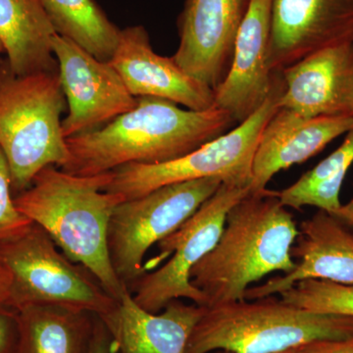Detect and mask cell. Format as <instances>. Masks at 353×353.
<instances>
[{
  "label": "cell",
  "instance_id": "obj_1",
  "mask_svg": "<svg viewBox=\"0 0 353 353\" xmlns=\"http://www.w3.org/2000/svg\"><path fill=\"white\" fill-rule=\"evenodd\" d=\"M132 110L99 129L66 139L62 170L80 176L108 173L128 164L176 159L229 132L236 121L214 108L194 111L157 97H137Z\"/></svg>",
  "mask_w": 353,
  "mask_h": 353
},
{
  "label": "cell",
  "instance_id": "obj_2",
  "mask_svg": "<svg viewBox=\"0 0 353 353\" xmlns=\"http://www.w3.org/2000/svg\"><path fill=\"white\" fill-rule=\"evenodd\" d=\"M297 236L278 192H250L228 212L217 245L190 271V282L205 296L206 307L243 301L250 285L296 268L290 250Z\"/></svg>",
  "mask_w": 353,
  "mask_h": 353
},
{
  "label": "cell",
  "instance_id": "obj_3",
  "mask_svg": "<svg viewBox=\"0 0 353 353\" xmlns=\"http://www.w3.org/2000/svg\"><path fill=\"white\" fill-rule=\"evenodd\" d=\"M112 178L113 171L80 176L48 166L27 189L14 196V201L20 212L43 228L70 260L92 272L119 301L129 289L113 270L108 234L114 209L124 201L104 190Z\"/></svg>",
  "mask_w": 353,
  "mask_h": 353
},
{
  "label": "cell",
  "instance_id": "obj_4",
  "mask_svg": "<svg viewBox=\"0 0 353 353\" xmlns=\"http://www.w3.org/2000/svg\"><path fill=\"white\" fill-rule=\"evenodd\" d=\"M352 336L353 317L312 312L270 296L204 307L185 353H278Z\"/></svg>",
  "mask_w": 353,
  "mask_h": 353
},
{
  "label": "cell",
  "instance_id": "obj_5",
  "mask_svg": "<svg viewBox=\"0 0 353 353\" xmlns=\"http://www.w3.org/2000/svg\"><path fill=\"white\" fill-rule=\"evenodd\" d=\"M66 99L58 70L18 76L0 66V148L11 173L14 196L48 166L68 161L61 115Z\"/></svg>",
  "mask_w": 353,
  "mask_h": 353
},
{
  "label": "cell",
  "instance_id": "obj_6",
  "mask_svg": "<svg viewBox=\"0 0 353 353\" xmlns=\"http://www.w3.org/2000/svg\"><path fill=\"white\" fill-rule=\"evenodd\" d=\"M0 262L8 277L6 306H59L111 314L118 301L94 274L60 252L46 231L32 223L22 233L0 243Z\"/></svg>",
  "mask_w": 353,
  "mask_h": 353
},
{
  "label": "cell",
  "instance_id": "obj_7",
  "mask_svg": "<svg viewBox=\"0 0 353 353\" xmlns=\"http://www.w3.org/2000/svg\"><path fill=\"white\" fill-rule=\"evenodd\" d=\"M285 90L282 71H275L270 94L261 108L238 126L192 152L159 164H128L113 171L106 192L123 201L137 199L172 183L219 178L252 185V165L260 137L279 108Z\"/></svg>",
  "mask_w": 353,
  "mask_h": 353
},
{
  "label": "cell",
  "instance_id": "obj_8",
  "mask_svg": "<svg viewBox=\"0 0 353 353\" xmlns=\"http://www.w3.org/2000/svg\"><path fill=\"white\" fill-rule=\"evenodd\" d=\"M250 192V185L222 182L210 199L173 234L158 243L160 253L145 264V272L169 255L172 257L157 270L145 273L130 287L139 307L159 313L172 301L188 299L206 307L208 299L190 282V271L219 241L228 212Z\"/></svg>",
  "mask_w": 353,
  "mask_h": 353
},
{
  "label": "cell",
  "instance_id": "obj_9",
  "mask_svg": "<svg viewBox=\"0 0 353 353\" xmlns=\"http://www.w3.org/2000/svg\"><path fill=\"white\" fill-rule=\"evenodd\" d=\"M219 178L172 183L118 204L109 221L108 248L114 272L128 289L146 273L143 259L217 192Z\"/></svg>",
  "mask_w": 353,
  "mask_h": 353
},
{
  "label": "cell",
  "instance_id": "obj_10",
  "mask_svg": "<svg viewBox=\"0 0 353 353\" xmlns=\"http://www.w3.org/2000/svg\"><path fill=\"white\" fill-rule=\"evenodd\" d=\"M52 50L68 104V115L61 124L65 139L99 129L137 105L138 99L110 62L97 59L58 34Z\"/></svg>",
  "mask_w": 353,
  "mask_h": 353
},
{
  "label": "cell",
  "instance_id": "obj_11",
  "mask_svg": "<svg viewBox=\"0 0 353 353\" xmlns=\"http://www.w3.org/2000/svg\"><path fill=\"white\" fill-rule=\"evenodd\" d=\"M250 0H185L174 61L214 90L225 80Z\"/></svg>",
  "mask_w": 353,
  "mask_h": 353
},
{
  "label": "cell",
  "instance_id": "obj_12",
  "mask_svg": "<svg viewBox=\"0 0 353 353\" xmlns=\"http://www.w3.org/2000/svg\"><path fill=\"white\" fill-rule=\"evenodd\" d=\"M350 43H353V0L272 2V71H282L316 52Z\"/></svg>",
  "mask_w": 353,
  "mask_h": 353
},
{
  "label": "cell",
  "instance_id": "obj_13",
  "mask_svg": "<svg viewBox=\"0 0 353 353\" xmlns=\"http://www.w3.org/2000/svg\"><path fill=\"white\" fill-rule=\"evenodd\" d=\"M273 0H250L234 44L229 73L214 90V108L241 124L256 112L270 94L275 71L270 66Z\"/></svg>",
  "mask_w": 353,
  "mask_h": 353
},
{
  "label": "cell",
  "instance_id": "obj_14",
  "mask_svg": "<svg viewBox=\"0 0 353 353\" xmlns=\"http://www.w3.org/2000/svg\"><path fill=\"white\" fill-rule=\"evenodd\" d=\"M109 62L134 97H157L194 111L214 106V90L185 73L173 57L157 54L143 26L121 30Z\"/></svg>",
  "mask_w": 353,
  "mask_h": 353
},
{
  "label": "cell",
  "instance_id": "obj_15",
  "mask_svg": "<svg viewBox=\"0 0 353 353\" xmlns=\"http://www.w3.org/2000/svg\"><path fill=\"white\" fill-rule=\"evenodd\" d=\"M296 266L284 276L248 288L245 299L278 296L299 281L326 280L353 285V230L336 216L318 209L303 221L292 250Z\"/></svg>",
  "mask_w": 353,
  "mask_h": 353
},
{
  "label": "cell",
  "instance_id": "obj_16",
  "mask_svg": "<svg viewBox=\"0 0 353 353\" xmlns=\"http://www.w3.org/2000/svg\"><path fill=\"white\" fill-rule=\"evenodd\" d=\"M282 76L280 108L307 117L353 118V43L316 52Z\"/></svg>",
  "mask_w": 353,
  "mask_h": 353
},
{
  "label": "cell",
  "instance_id": "obj_17",
  "mask_svg": "<svg viewBox=\"0 0 353 353\" xmlns=\"http://www.w3.org/2000/svg\"><path fill=\"white\" fill-rule=\"evenodd\" d=\"M352 125L353 118L307 117L279 106L260 137L250 192L266 190L276 174L315 157Z\"/></svg>",
  "mask_w": 353,
  "mask_h": 353
},
{
  "label": "cell",
  "instance_id": "obj_18",
  "mask_svg": "<svg viewBox=\"0 0 353 353\" xmlns=\"http://www.w3.org/2000/svg\"><path fill=\"white\" fill-rule=\"evenodd\" d=\"M204 307L175 299L159 313L134 303L130 290L111 314L99 318L108 328L117 353H185Z\"/></svg>",
  "mask_w": 353,
  "mask_h": 353
},
{
  "label": "cell",
  "instance_id": "obj_19",
  "mask_svg": "<svg viewBox=\"0 0 353 353\" xmlns=\"http://www.w3.org/2000/svg\"><path fill=\"white\" fill-rule=\"evenodd\" d=\"M57 34L41 0H0V43L15 75L58 70Z\"/></svg>",
  "mask_w": 353,
  "mask_h": 353
},
{
  "label": "cell",
  "instance_id": "obj_20",
  "mask_svg": "<svg viewBox=\"0 0 353 353\" xmlns=\"http://www.w3.org/2000/svg\"><path fill=\"white\" fill-rule=\"evenodd\" d=\"M17 353H88L95 315L59 306H28L18 311Z\"/></svg>",
  "mask_w": 353,
  "mask_h": 353
},
{
  "label": "cell",
  "instance_id": "obj_21",
  "mask_svg": "<svg viewBox=\"0 0 353 353\" xmlns=\"http://www.w3.org/2000/svg\"><path fill=\"white\" fill-rule=\"evenodd\" d=\"M60 36L71 39L101 61H110L120 29L94 0H41Z\"/></svg>",
  "mask_w": 353,
  "mask_h": 353
},
{
  "label": "cell",
  "instance_id": "obj_22",
  "mask_svg": "<svg viewBox=\"0 0 353 353\" xmlns=\"http://www.w3.org/2000/svg\"><path fill=\"white\" fill-rule=\"evenodd\" d=\"M353 164V125L341 145L294 185L279 192L283 205L301 210L313 206L334 214L341 208V190Z\"/></svg>",
  "mask_w": 353,
  "mask_h": 353
},
{
  "label": "cell",
  "instance_id": "obj_23",
  "mask_svg": "<svg viewBox=\"0 0 353 353\" xmlns=\"http://www.w3.org/2000/svg\"><path fill=\"white\" fill-rule=\"evenodd\" d=\"M278 296L287 303L312 312L353 317V285L307 279Z\"/></svg>",
  "mask_w": 353,
  "mask_h": 353
},
{
  "label": "cell",
  "instance_id": "obj_24",
  "mask_svg": "<svg viewBox=\"0 0 353 353\" xmlns=\"http://www.w3.org/2000/svg\"><path fill=\"white\" fill-rule=\"evenodd\" d=\"M32 223L14 201L10 168L0 148V243L22 233Z\"/></svg>",
  "mask_w": 353,
  "mask_h": 353
},
{
  "label": "cell",
  "instance_id": "obj_25",
  "mask_svg": "<svg viewBox=\"0 0 353 353\" xmlns=\"http://www.w3.org/2000/svg\"><path fill=\"white\" fill-rule=\"evenodd\" d=\"M19 336L18 311L0 305V353H17Z\"/></svg>",
  "mask_w": 353,
  "mask_h": 353
},
{
  "label": "cell",
  "instance_id": "obj_26",
  "mask_svg": "<svg viewBox=\"0 0 353 353\" xmlns=\"http://www.w3.org/2000/svg\"><path fill=\"white\" fill-rule=\"evenodd\" d=\"M88 353H117L108 328L97 316H95L94 332Z\"/></svg>",
  "mask_w": 353,
  "mask_h": 353
},
{
  "label": "cell",
  "instance_id": "obj_27",
  "mask_svg": "<svg viewBox=\"0 0 353 353\" xmlns=\"http://www.w3.org/2000/svg\"><path fill=\"white\" fill-rule=\"evenodd\" d=\"M314 353H353V336L347 340L317 341Z\"/></svg>",
  "mask_w": 353,
  "mask_h": 353
},
{
  "label": "cell",
  "instance_id": "obj_28",
  "mask_svg": "<svg viewBox=\"0 0 353 353\" xmlns=\"http://www.w3.org/2000/svg\"><path fill=\"white\" fill-rule=\"evenodd\" d=\"M345 226L353 230V199L347 203L341 204V208L334 214Z\"/></svg>",
  "mask_w": 353,
  "mask_h": 353
},
{
  "label": "cell",
  "instance_id": "obj_29",
  "mask_svg": "<svg viewBox=\"0 0 353 353\" xmlns=\"http://www.w3.org/2000/svg\"><path fill=\"white\" fill-rule=\"evenodd\" d=\"M8 296V277L3 265L0 262V305L6 306Z\"/></svg>",
  "mask_w": 353,
  "mask_h": 353
},
{
  "label": "cell",
  "instance_id": "obj_30",
  "mask_svg": "<svg viewBox=\"0 0 353 353\" xmlns=\"http://www.w3.org/2000/svg\"><path fill=\"white\" fill-rule=\"evenodd\" d=\"M317 343V341H316ZM315 343H308V345H301V347H297L294 348H290V350H285V352H281L278 353H314ZM212 353H231L228 352H215Z\"/></svg>",
  "mask_w": 353,
  "mask_h": 353
},
{
  "label": "cell",
  "instance_id": "obj_31",
  "mask_svg": "<svg viewBox=\"0 0 353 353\" xmlns=\"http://www.w3.org/2000/svg\"><path fill=\"white\" fill-rule=\"evenodd\" d=\"M3 52H4L3 46H2L1 43H0V57H1V54ZM1 63H2V61H1V59H0V66H1Z\"/></svg>",
  "mask_w": 353,
  "mask_h": 353
}]
</instances>
